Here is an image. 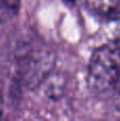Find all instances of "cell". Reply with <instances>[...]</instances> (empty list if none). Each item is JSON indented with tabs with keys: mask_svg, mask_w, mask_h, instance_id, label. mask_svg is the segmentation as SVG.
<instances>
[{
	"mask_svg": "<svg viewBox=\"0 0 120 121\" xmlns=\"http://www.w3.org/2000/svg\"><path fill=\"white\" fill-rule=\"evenodd\" d=\"M52 64L50 51L43 48L29 50L19 62V75L28 86H36L49 73Z\"/></svg>",
	"mask_w": 120,
	"mask_h": 121,
	"instance_id": "2",
	"label": "cell"
},
{
	"mask_svg": "<svg viewBox=\"0 0 120 121\" xmlns=\"http://www.w3.org/2000/svg\"><path fill=\"white\" fill-rule=\"evenodd\" d=\"M2 113H3V97L0 91V117L2 116Z\"/></svg>",
	"mask_w": 120,
	"mask_h": 121,
	"instance_id": "5",
	"label": "cell"
},
{
	"mask_svg": "<svg viewBox=\"0 0 120 121\" xmlns=\"http://www.w3.org/2000/svg\"><path fill=\"white\" fill-rule=\"evenodd\" d=\"M88 82L98 96L111 99L120 106V35L91 55Z\"/></svg>",
	"mask_w": 120,
	"mask_h": 121,
	"instance_id": "1",
	"label": "cell"
},
{
	"mask_svg": "<svg viewBox=\"0 0 120 121\" xmlns=\"http://www.w3.org/2000/svg\"><path fill=\"white\" fill-rule=\"evenodd\" d=\"M20 0H0V23L13 19L18 14Z\"/></svg>",
	"mask_w": 120,
	"mask_h": 121,
	"instance_id": "4",
	"label": "cell"
},
{
	"mask_svg": "<svg viewBox=\"0 0 120 121\" xmlns=\"http://www.w3.org/2000/svg\"><path fill=\"white\" fill-rule=\"evenodd\" d=\"M85 5L99 17L114 18L120 15V0H85Z\"/></svg>",
	"mask_w": 120,
	"mask_h": 121,
	"instance_id": "3",
	"label": "cell"
}]
</instances>
